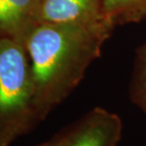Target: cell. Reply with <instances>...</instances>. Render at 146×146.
<instances>
[{
  "mask_svg": "<svg viewBox=\"0 0 146 146\" xmlns=\"http://www.w3.org/2000/svg\"><path fill=\"white\" fill-rule=\"evenodd\" d=\"M105 18L101 0H39L37 23H91Z\"/></svg>",
  "mask_w": 146,
  "mask_h": 146,
  "instance_id": "obj_4",
  "label": "cell"
},
{
  "mask_svg": "<svg viewBox=\"0 0 146 146\" xmlns=\"http://www.w3.org/2000/svg\"><path fill=\"white\" fill-rule=\"evenodd\" d=\"M69 136H70V128L65 129L56 136H54L49 141L43 142V143L38 146H65L68 141V139H69Z\"/></svg>",
  "mask_w": 146,
  "mask_h": 146,
  "instance_id": "obj_8",
  "label": "cell"
},
{
  "mask_svg": "<svg viewBox=\"0 0 146 146\" xmlns=\"http://www.w3.org/2000/svg\"><path fill=\"white\" fill-rule=\"evenodd\" d=\"M122 133L123 123L117 114L95 108L71 127L65 146H117Z\"/></svg>",
  "mask_w": 146,
  "mask_h": 146,
  "instance_id": "obj_3",
  "label": "cell"
},
{
  "mask_svg": "<svg viewBox=\"0 0 146 146\" xmlns=\"http://www.w3.org/2000/svg\"><path fill=\"white\" fill-rule=\"evenodd\" d=\"M39 122L29 57L21 41L0 36V146H10Z\"/></svg>",
  "mask_w": 146,
  "mask_h": 146,
  "instance_id": "obj_2",
  "label": "cell"
},
{
  "mask_svg": "<svg viewBox=\"0 0 146 146\" xmlns=\"http://www.w3.org/2000/svg\"><path fill=\"white\" fill-rule=\"evenodd\" d=\"M132 98L146 114V61L139 69L133 83Z\"/></svg>",
  "mask_w": 146,
  "mask_h": 146,
  "instance_id": "obj_7",
  "label": "cell"
},
{
  "mask_svg": "<svg viewBox=\"0 0 146 146\" xmlns=\"http://www.w3.org/2000/svg\"><path fill=\"white\" fill-rule=\"evenodd\" d=\"M112 23H37L23 40L29 57L33 102L39 121L60 105L99 57Z\"/></svg>",
  "mask_w": 146,
  "mask_h": 146,
  "instance_id": "obj_1",
  "label": "cell"
},
{
  "mask_svg": "<svg viewBox=\"0 0 146 146\" xmlns=\"http://www.w3.org/2000/svg\"><path fill=\"white\" fill-rule=\"evenodd\" d=\"M146 9V0H101L102 13L111 23L116 18L131 15Z\"/></svg>",
  "mask_w": 146,
  "mask_h": 146,
  "instance_id": "obj_6",
  "label": "cell"
},
{
  "mask_svg": "<svg viewBox=\"0 0 146 146\" xmlns=\"http://www.w3.org/2000/svg\"><path fill=\"white\" fill-rule=\"evenodd\" d=\"M38 0H0V36L21 40L35 23Z\"/></svg>",
  "mask_w": 146,
  "mask_h": 146,
  "instance_id": "obj_5",
  "label": "cell"
}]
</instances>
